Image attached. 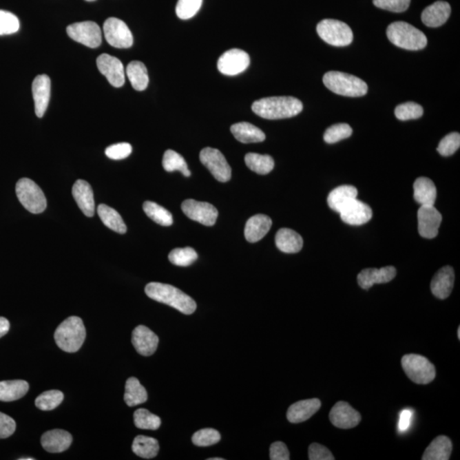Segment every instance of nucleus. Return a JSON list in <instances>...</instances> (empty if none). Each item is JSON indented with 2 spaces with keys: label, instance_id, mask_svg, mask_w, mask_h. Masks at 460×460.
<instances>
[{
  "label": "nucleus",
  "instance_id": "4c0bfd02",
  "mask_svg": "<svg viewBox=\"0 0 460 460\" xmlns=\"http://www.w3.org/2000/svg\"><path fill=\"white\" fill-rule=\"evenodd\" d=\"M143 211L147 216L156 224L163 226H171L174 224V218L170 211L152 201H146L143 204Z\"/></svg>",
  "mask_w": 460,
  "mask_h": 460
},
{
  "label": "nucleus",
  "instance_id": "49530a36",
  "mask_svg": "<svg viewBox=\"0 0 460 460\" xmlns=\"http://www.w3.org/2000/svg\"><path fill=\"white\" fill-rule=\"evenodd\" d=\"M221 440V435L217 430L202 429L193 435V443L198 447H209Z\"/></svg>",
  "mask_w": 460,
  "mask_h": 460
},
{
  "label": "nucleus",
  "instance_id": "f3484780",
  "mask_svg": "<svg viewBox=\"0 0 460 460\" xmlns=\"http://www.w3.org/2000/svg\"><path fill=\"white\" fill-rule=\"evenodd\" d=\"M341 220L345 224L359 226L366 224L373 217L372 208L357 199L352 200L340 211Z\"/></svg>",
  "mask_w": 460,
  "mask_h": 460
},
{
  "label": "nucleus",
  "instance_id": "2eb2a0df",
  "mask_svg": "<svg viewBox=\"0 0 460 460\" xmlns=\"http://www.w3.org/2000/svg\"><path fill=\"white\" fill-rule=\"evenodd\" d=\"M443 216L434 206H421L418 211L419 235L426 239H433L438 235V229Z\"/></svg>",
  "mask_w": 460,
  "mask_h": 460
},
{
  "label": "nucleus",
  "instance_id": "37998d69",
  "mask_svg": "<svg viewBox=\"0 0 460 460\" xmlns=\"http://www.w3.org/2000/svg\"><path fill=\"white\" fill-rule=\"evenodd\" d=\"M424 114V109L419 104L408 102L400 104L395 109V117L400 121L416 120L422 117Z\"/></svg>",
  "mask_w": 460,
  "mask_h": 460
},
{
  "label": "nucleus",
  "instance_id": "79ce46f5",
  "mask_svg": "<svg viewBox=\"0 0 460 460\" xmlns=\"http://www.w3.org/2000/svg\"><path fill=\"white\" fill-rule=\"evenodd\" d=\"M168 258L171 264L186 267L195 263L198 254L192 247L176 248L171 251Z\"/></svg>",
  "mask_w": 460,
  "mask_h": 460
},
{
  "label": "nucleus",
  "instance_id": "aec40b11",
  "mask_svg": "<svg viewBox=\"0 0 460 460\" xmlns=\"http://www.w3.org/2000/svg\"><path fill=\"white\" fill-rule=\"evenodd\" d=\"M35 114L39 118L44 116L50 98V80L46 74L39 75L34 79L33 86Z\"/></svg>",
  "mask_w": 460,
  "mask_h": 460
},
{
  "label": "nucleus",
  "instance_id": "f704fd0d",
  "mask_svg": "<svg viewBox=\"0 0 460 460\" xmlns=\"http://www.w3.org/2000/svg\"><path fill=\"white\" fill-rule=\"evenodd\" d=\"M125 401L129 407L145 404L148 400V393L139 380L134 377L128 379L125 384Z\"/></svg>",
  "mask_w": 460,
  "mask_h": 460
},
{
  "label": "nucleus",
  "instance_id": "39448f33",
  "mask_svg": "<svg viewBox=\"0 0 460 460\" xmlns=\"http://www.w3.org/2000/svg\"><path fill=\"white\" fill-rule=\"evenodd\" d=\"M387 37L393 45L405 50H419L426 48L427 38L422 31L405 21H395L387 28Z\"/></svg>",
  "mask_w": 460,
  "mask_h": 460
},
{
  "label": "nucleus",
  "instance_id": "0eeeda50",
  "mask_svg": "<svg viewBox=\"0 0 460 460\" xmlns=\"http://www.w3.org/2000/svg\"><path fill=\"white\" fill-rule=\"evenodd\" d=\"M401 366L406 375L415 384H430L436 377L435 366L420 355H405L401 359Z\"/></svg>",
  "mask_w": 460,
  "mask_h": 460
},
{
  "label": "nucleus",
  "instance_id": "4be33fe9",
  "mask_svg": "<svg viewBox=\"0 0 460 460\" xmlns=\"http://www.w3.org/2000/svg\"><path fill=\"white\" fill-rule=\"evenodd\" d=\"M72 193L82 213L86 217H93L95 214V200L91 185L86 181L78 180L75 182Z\"/></svg>",
  "mask_w": 460,
  "mask_h": 460
},
{
  "label": "nucleus",
  "instance_id": "a19ab883",
  "mask_svg": "<svg viewBox=\"0 0 460 460\" xmlns=\"http://www.w3.org/2000/svg\"><path fill=\"white\" fill-rule=\"evenodd\" d=\"M135 426L142 430H156L161 425V420L145 408L138 409L134 412Z\"/></svg>",
  "mask_w": 460,
  "mask_h": 460
},
{
  "label": "nucleus",
  "instance_id": "864d4df0",
  "mask_svg": "<svg viewBox=\"0 0 460 460\" xmlns=\"http://www.w3.org/2000/svg\"><path fill=\"white\" fill-rule=\"evenodd\" d=\"M16 427L15 420L5 413L0 412V439L12 436L15 432Z\"/></svg>",
  "mask_w": 460,
  "mask_h": 460
},
{
  "label": "nucleus",
  "instance_id": "052dcab7",
  "mask_svg": "<svg viewBox=\"0 0 460 460\" xmlns=\"http://www.w3.org/2000/svg\"><path fill=\"white\" fill-rule=\"evenodd\" d=\"M458 337L460 339V328H458Z\"/></svg>",
  "mask_w": 460,
  "mask_h": 460
},
{
  "label": "nucleus",
  "instance_id": "f03ea898",
  "mask_svg": "<svg viewBox=\"0 0 460 460\" xmlns=\"http://www.w3.org/2000/svg\"><path fill=\"white\" fill-rule=\"evenodd\" d=\"M147 296L151 300L160 302L176 309L185 315H191L196 311L195 300L181 290L174 286L159 282H151L145 287Z\"/></svg>",
  "mask_w": 460,
  "mask_h": 460
},
{
  "label": "nucleus",
  "instance_id": "a211bd4d",
  "mask_svg": "<svg viewBox=\"0 0 460 460\" xmlns=\"http://www.w3.org/2000/svg\"><path fill=\"white\" fill-rule=\"evenodd\" d=\"M132 344L140 355L149 357L156 351L159 337L145 326H138L132 332Z\"/></svg>",
  "mask_w": 460,
  "mask_h": 460
},
{
  "label": "nucleus",
  "instance_id": "1a4fd4ad",
  "mask_svg": "<svg viewBox=\"0 0 460 460\" xmlns=\"http://www.w3.org/2000/svg\"><path fill=\"white\" fill-rule=\"evenodd\" d=\"M200 160L218 181L226 182L231 178V167L218 149L209 147L203 149L200 151Z\"/></svg>",
  "mask_w": 460,
  "mask_h": 460
},
{
  "label": "nucleus",
  "instance_id": "473e14b6",
  "mask_svg": "<svg viewBox=\"0 0 460 460\" xmlns=\"http://www.w3.org/2000/svg\"><path fill=\"white\" fill-rule=\"evenodd\" d=\"M127 75L132 87L136 91L143 92L148 87L149 79L148 70L145 64L138 61H133L127 67Z\"/></svg>",
  "mask_w": 460,
  "mask_h": 460
},
{
  "label": "nucleus",
  "instance_id": "c03bdc74",
  "mask_svg": "<svg viewBox=\"0 0 460 460\" xmlns=\"http://www.w3.org/2000/svg\"><path fill=\"white\" fill-rule=\"evenodd\" d=\"M352 128L348 124H336L326 129L324 133V140L326 143H335L341 140L350 138L352 135Z\"/></svg>",
  "mask_w": 460,
  "mask_h": 460
},
{
  "label": "nucleus",
  "instance_id": "4d7b16f0",
  "mask_svg": "<svg viewBox=\"0 0 460 460\" xmlns=\"http://www.w3.org/2000/svg\"><path fill=\"white\" fill-rule=\"evenodd\" d=\"M10 330V322L8 320L3 317H0V337L6 335Z\"/></svg>",
  "mask_w": 460,
  "mask_h": 460
},
{
  "label": "nucleus",
  "instance_id": "2f4dec72",
  "mask_svg": "<svg viewBox=\"0 0 460 460\" xmlns=\"http://www.w3.org/2000/svg\"><path fill=\"white\" fill-rule=\"evenodd\" d=\"M30 384L24 380L1 381L0 382V401L19 400L28 393Z\"/></svg>",
  "mask_w": 460,
  "mask_h": 460
},
{
  "label": "nucleus",
  "instance_id": "8fccbe9b",
  "mask_svg": "<svg viewBox=\"0 0 460 460\" xmlns=\"http://www.w3.org/2000/svg\"><path fill=\"white\" fill-rule=\"evenodd\" d=\"M411 0H373V5L389 12L401 13L410 6Z\"/></svg>",
  "mask_w": 460,
  "mask_h": 460
},
{
  "label": "nucleus",
  "instance_id": "f257e3e1",
  "mask_svg": "<svg viewBox=\"0 0 460 460\" xmlns=\"http://www.w3.org/2000/svg\"><path fill=\"white\" fill-rule=\"evenodd\" d=\"M253 112L266 120H280L296 116L303 110L300 100L292 96H272L256 101L251 106Z\"/></svg>",
  "mask_w": 460,
  "mask_h": 460
},
{
  "label": "nucleus",
  "instance_id": "de8ad7c7",
  "mask_svg": "<svg viewBox=\"0 0 460 460\" xmlns=\"http://www.w3.org/2000/svg\"><path fill=\"white\" fill-rule=\"evenodd\" d=\"M460 135L458 132L449 133L441 140L437 147L438 153L443 156H450L459 149Z\"/></svg>",
  "mask_w": 460,
  "mask_h": 460
},
{
  "label": "nucleus",
  "instance_id": "a18cd8bd",
  "mask_svg": "<svg viewBox=\"0 0 460 460\" xmlns=\"http://www.w3.org/2000/svg\"><path fill=\"white\" fill-rule=\"evenodd\" d=\"M202 2L203 0H178L176 13L180 19H190L199 12Z\"/></svg>",
  "mask_w": 460,
  "mask_h": 460
},
{
  "label": "nucleus",
  "instance_id": "58836bf2",
  "mask_svg": "<svg viewBox=\"0 0 460 460\" xmlns=\"http://www.w3.org/2000/svg\"><path fill=\"white\" fill-rule=\"evenodd\" d=\"M163 167L165 171L172 172L175 171H181L185 177H190L191 172L189 170L188 165L183 157L174 150H167L164 154L163 160Z\"/></svg>",
  "mask_w": 460,
  "mask_h": 460
},
{
  "label": "nucleus",
  "instance_id": "412c9836",
  "mask_svg": "<svg viewBox=\"0 0 460 460\" xmlns=\"http://www.w3.org/2000/svg\"><path fill=\"white\" fill-rule=\"evenodd\" d=\"M454 271L451 266L441 268L431 280L430 289L433 295L439 300L448 297L454 289Z\"/></svg>",
  "mask_w": 460,
  "mask_h": 460
},
{
  "label": "nucleus",
  "instance_id": "6ab92c4d",
  "mask_svg": "<svg viewBox=\"0 0 460 460\" xmlns=\"http://www.w3.org/2000/svg\"><path fill=\"white\" fill-rule=\"evenodd\" d=\"M397 275V269L393 266L381 269H366L359 273L357 282L362 289H371L375 284L391 282Z\"/></svg>",
  "mask_w": 460,
  "mask_h": 460
},
{
  "label": "nucleus",
  "instance_id": "4468645a",
  "mask_svg": "<svg viewBox=\"0 0 460 460\" xmlns=\"http://www.w3.org/2000/svg\"><path fill=\"white\" fill-rule=\"evenodd\" d=\"M96 65L101 74L109 81L111 85L118 88L123 86L125 81L123 64L116 57L102 54L96 59Z\"/></svg>",
  "mask_w": 460,
  "mask_h": 460
},
{
  "label": "nucleus",
  "instance_id": "603ef678",
  "mask_svg": "<svg viewBox=\"0 0 460 460\" xmlns=\"http://www.w3.org/2000/svg\"><path fill=\"white\" fill-rule=\"evenodd\" d=\"M309 459L311 460L335 459L328 448L319 443H312L309 448Z\"/></svg>",
  "mask_w": 460,
  "mask_h": 460
},
{
  "label": "nucleus",
  "instance_id": "3c124183",
  "mask_svg": "<svg viewBox=\"0 0 460 460\" xmlns=\"http://www.w3.org/2000/svg\"><path fill=\"white\" fill-rule=\"evenodd\" d=\"M132 152L130 143H121L111 145L105 150V154L111 160H120L127 158Z\"/></svg>",
  "mask_w": 460,
  "mask_h": 460
},
{
  "label": "nucleus",
  "instance_id": "c9c22d12",
  "mask_svg": "<svg viewBox=\"0 0 460 460\" xmlns=\"http://www.w3.org/2000/svg\"><path fill=\"white\" fill-rule=\"evenodd\" d=\"M160 450L159 443L154 438L138 436L133 441L132 451L135 454L143 459L156 457Z\"/></svg>",
  "mask_w": 460,
  "mask_h": 460
},
{
  "label": "nucleus",
  "instance_id": "f8f14e48",
  "mask_svg": "<svg viewBox=\"0 0 460 460\" xmlns=\"http://www.w3.org/2000/svg\"><path fill=\"white\" fill-rule=\"evenodd\" d=\"M182 210L191 220L206 226H213L218 216L217 208L213 205L195 200L183 201Z\"/></svg>",
  "mask_w": 460,
  "mask_h": 460
},
{
  "label": "nucleus",
  "instance_id": "20e7f679",
  "mask_svg": "<svg viewBox=\"0 0 460 460\" xmlns=\"http://www.w3.org/2000/svg\"><path fill=\"white\" fill-rule=\"evenodd\" d=\"M326 88L335 94L358 98L368 93V86L362 79L343 72L330 71L323 77Z\"/></svg>",
  "mask_w": 460,
  "mask_h": 460
},
{
  "label": "nucleus",
  "instance_id": "e433bc0d",
  "mask_svg": "<svg viewBox=\"0 0 460 460\" xmlns=\"http://www.w3.org/2000/svg\"><path fill=\"white\" fill-rule=\"evenodd\" d=\"M245 163L251 171L260 175L269 174L275 167L274 160L268 154H247L245 156Z\"/></svg>",
  "mask_w": 460,
  "mask_h": 460
},
{
  "label": "nucleus",
  "instance_id": "ea45409f",
  "mask_svg": "<svg viewBox=\"0 0 460 460\" xmlns=\"http://www.w3.org/2000/svg\"><path fill=\"white\" fill-rule=\"evenodd\" d=\"M64 395L60 390H48L39 395L35 400V405L43 411H50L56 408L62 404Z\"/></svg>",
  "mask_w": 460,
  "mask_h": 460
},
{
  "label": "nucleus",
  "instance_id": "9d476101",
  "mask_svg": "<svg viewBox=\"0 0 460 460\" xmlns=\"http://www.w3.org/2000/svg\"><path fill=\"white\" fill-rule=\"evenodd\" d=\"M106 41L113 48L127 49L133 45V36L127 24L118 18L110 17L103 24Z\"/></svg>",
  "mask_w": 460,
  "mask_h": 460
},
{
  "label": "nucleus",
  "instance_id": "5701e85b",
  "mask_svg": "<svg viewBox=\"0 0 460 460\" xmlns=\"http://www.w3.org/2000/svg\"><path fill=\"white\" fill-rule=\"evenodd\" d=\"M321 407V401L316 398L297 401L289 408L286 413L287 419L293 424L306 421L317 412Z\"/></svg>",
  "mask_w": 460,
  "mask_h": 460
},
{
  "label": "nucleus",
  "instance_id": "680f3d73",
  "mask_svg": "<svg viewBox=\"0 0 460 460\" xmlns=\"http://www.w3.org/2000/svg\"><path fill=\"white\" fill-rule=\"evenodd\" d=\"M86 1H88V2H93V1H96V0H86Z\"/></svg>",
  "mask_w": 460,
  "mask_h": 460
},
{
  "label": "nucleus",
  "instance_id": "c756f323",
  "mask_svg": "<svg viewBox=\"0 0 460 460\" xmlns=\"http://www.w3.org/2000/svg\"><path fill=\"white\" fill-rule=\"evenodd\" d=\"M230 131L236 139L242 143H261L266 138L263 131L248 122L233 125Z\"/></svg>",
  "mask_w": 460,
  "mask_h": 460
},
{
  "label": "nucleus",
  "instance_id": "dca6fc26",
  "mask_svg": "<svg viewBox=\"0 0 460 460\" xmlns=\"http://www.w3.org/2000/svg\"><path fill=\"white\" fill-rule=\"evenodd\" d=\"M329 418L334 426L340 429H351L359 425L362 416L345 401L337 402L330 412Z\"/></svg>",
  "mask_w": 460,
  "mask_h": 460
},
{
  "label": "nucleus",
  "instance_id": "6e6552de",
  "mask_svg": "<svg viewBox=\"0 0 460 460\" xmlns=\"http://www.w3.org/2000/svg\"><path fill=\"white\" fill-rule=\"evenodd\" d=\"M316 31L328 44L333 46H347L353 41V32L346 23L343 21L325 19L319 23Z\"/></svg>",
  "mask_w": 460,
  "mask_h": 460
},
{
  "label": "nucleus",
  "instance_id": "bf43d9fd",
  "mask_svg": "<svg viewBox=\"0 0 460 460\" xmlns=\"http://www.w3.org/2000/svg\"><path fill=\"white\" fill-rule=\"evenodd\" d=\"M34 459H33V458H23V459H20V460H34Z\"/></svg>",
  "mask_w": 460,
  "mask_h": 460
},
{
  "label": "nucleus",
  "instance_id": "6e6d98bb",
  "mask_svg": "<svg viewBox=\"0 0 460 460\" xmlns=\"http://www.w3.org/2000/svg\"><path fill=\"white\" fill-rule=\"evenodd\" d=\"M412 418V411L410 409H405L401 412L400 419H399L398 429L401 432H405L411 426Z\"/></svg>",
  "mask_w": 460,
  "mask_h": 460
},
{
  "label": "nucleus",
  "instance_id": "423d86ee",
  "mask_svg": "<svg viewBox=\"0 0 460 460\" xmlns=\"http://www.w3.org/2000/svg\"><path fill=\"white\" fill-rule=\"evenodd\" d=\"M16 193L21 204L31 213H41L48 207L45 194L30 178H21L17 182Z\"/></svg>",
  "mask_w": 460,
  "mask_h": 460
},
{
  "label": "nucleus",
  "instance_id": "cd10ccee",
  "mask_svg": "<svg viewBox=\"0 0 460 460\" xmlns=\"http://www.w3.org/2000/svg\"><path fill=\"white\" fill-rule=\"evenodd\" d=\"M358 191L357 188L351 185H343L334 189L329 194L328 204L331 209L340 213L348 203L357 199Z\"/></svg>",
  "mask_w": 460,
  "mask_h": 460
},
{
  "label": "nucleus",
  "instance_id": "bb28decb",
  "mask_svg": "<svg viewBox=\"0 0 460 460\" xmlns=\"http://www.w3.org/2000/svg\"><path fill=\"white\" fill-rule=\"evenodd\" d=\"M275 244L282 253H297L303 248L304 240L294 230L280 229L275 236Z\"/></svg>",
  "mask_w": 460,
  "mask_h": 460
},
{
  "label": "nucleus",
  "instance_id": "9b49d317",
  "mask_svg": "<svg viewBox=\"0 0 460 460\" xmlns=\"http://www.w3.org/2000/svg\"><path fill=\"white\" fill-rule=\"evenodd\" d=\"M67 35L74 41L90 48H98L102 43V31L94 21H82L70 25Z\"/></svg>",
  "mask_w": 460,
  "mask_h": 460
},
{
  "label": "nucleus",
  "instance_id": "5fc2aeb1",
  "mask_svg": "<svg viewBox=\"0 0 460 460\" xmlns=\"http://www.w3.org/2000/svg\"><path fill=\"white\" fill-rule=\"evenodd\" d=\"M269 455H271V460L290 459L289 448H287L286 444L282 443V441H275V443L271 446Z\"/></svg>",
  "mask_w": 460,
  "mask_h": 460
},
{
  "label": "nucleus",
  "instance_id": "b1692460",
  "mask_svg": "<svg viewBox=\"0 0 460 460\" xmlns=\"http://www.w3.org/2000/svg\"><path fill=\"white\" fill-rule=\"evenodd\" d=\"M73 437L67 431L63 430H49L41 437L42 447L49 452H62L70 447Z\"/></svg>",
  "mask_w": 460,
  "mask_h": 460
},
{
  "label": "nucleus",
  "instance_id": "13d9d810",
  "mask_svg": "<svg viewBox=\"0 0 460 460\" xmlns=\"http://www.w3.org/2000/svg\"><path fill=\"white\" fill-rule=\"evenodd\" d=\"M208 460H224V459H222V458H211V459H208Z\"/></svg>",
  "mask_w": 460,
  "mask_h": 460
},
{
  "label": "nucleus",
  "instance_id": "393cba45",
  "mask_svg": "<svg viewBox=\"0 0 460 460\" xmlns=\"http://www.w3.org/2000/svg\"><path fill=\"white\" fill-rule=\"evenodd\" d=\"M450 14L451 6L448 2L437 1L424 10L421 20L427 27L438 28L448 20Z\"/></svg>",
  "mask_w": 460,
  "mask_h": 460
},
{
  "label": "nucleus",
  "instance_id": "c85d7f7f",
  "mask_svg": "<svg viewBox=\"0 0 460 460\" xmlns=\"http://www.w3.org/2000/svg\"><path fill=\"white\" fill-rule=\"evenodd\" d=\"M413 196L421 206H434L437 200V191L432 180L427 178L416 179L413 185Z\"/></svg>",
  "mask_w": 460,
  "mask_h": 460
},
{
  "label": "nucleus",
  "instance_id": "ddd939ff",
  "mask_svg": "<svg viewBox=\"0 0 460 460\" xmlns=\"http://www.w3.org/2000/svg\"><path fill=\"white\" fill-rule=\"evenodd\" d=\"M250 64V56L240 49H232L222 54L218 59V68L220 73L228 76L242 74Z\"/></svg>",
  "mask_w": 460,
  "mask_h": 460
},
{
  "label": "nucleus",
  "instance_id": "7ed1b4c3",
  "mask_svg": "<svg viewBox=\"0 0 460 460\" xmlns=\"http://www.w3.org/2000/svg\"><path fill=\"white\" fill-rule=\"evenodd\" d=\"M85 337L84 323L78 316H71L61 323L54 335L57 346L68 353H74L80 350Z\"/></svg>",
  "mask_w": 460,
  "mask_h": 460
},
{
  "label": "nucleus",
  "instance_id": "72a5a7b5",
  "mask_svg": "<svg viewBox=\"0 0 460 460\" xmlns=\"http://www.w3.org/2000/svg\"><path fill=\"white\" fill-rule=\"evenodd\" d=\"M98 213L101 220L107 228L118 233H127V225H125L120 213L115 211L114 208L107 206L105 204H101L98 208Z\"/></svg>",
  "mask_w": 460,
  "mask_h": 460
},
{
  "label": "nucleus",
  "instance_id": "7c9ffc66",
  "mask_svg": "<svg viewBox=\"0 0 460 460\" xmlns=\"http://www.w3.org/2000/svg\"><path fill=\"white\" fill-rule=\"evenodd\" d=\"M452 441L448 437L439 436L426 448L423 460H448L452 454Z\"/></svg>",
  "mask_w": 460,
  "mask_h": 460
},
{
  "label": "nucleus",
  "instance_id": "09e8293b",
  "mask_svg": "<svg viewBox=\"0 0 460 460\" xmlns=\"http://www.w3.org/2000/svg\"><path fill=\"white\" fill-rule=\"evenodd\" d=\"M20 23L17 16L6 10H0V35H9L19 30Z\"/></svg>",
  "mask_w": 460,
  "mask_h": 460
},
{
  "label": "nucleus",
  "instance_id": "a878e982",
  "mask_svg": "<svg viewBox=\"0 0 460 460\" xmlns=\"http://www.w3.org/2000/svg\"><path fill=\"white\" fill-rule=\"evenodd\" d=\"M272 226L271 218L263 214L255 215L248 219L245 227V237L248 242H260L267 235Z\"/></svg>",
  "mask_w": 460,
  "mask_h": 460
}]
</instances>
